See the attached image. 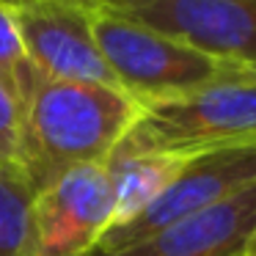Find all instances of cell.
Listing matches in <instances>:
<instances>
[{
    "label": "cell",
    "instance_id": "cell-10",
    "mask_svg": "<svg viewBox=\"0 0 256 256\" xmlns=\"http://www.w3.org/2000/svg\"><path fill=\"white\" fill-rule=\"evenodd\" d=\"M34 188L20 166L0 168V256H28Z\"/></svg>",
    "mask_w": 256,
    "mask_h": 256
},
{
    "label": "cell",
    "instance_id": "cell-7",
    "mask_svg": "<svg viewBox=\"0 0 256 256\" xmlns=\"http://www.w3.org/2000/svg\"><path fill=\"white\" fill-rule=\"evenodd\" d=\"M28 64L52 80H78L122 88L105 64L91 28L96 8L74 3H34L12 8ZM124 91V88H122Z\"/></svg>",
    "mask_w": 256,
    "mask_h": 256
},
{
    "label": "cell",
    "instance_id": "cell-13",
    "mask_svg": "<svg viewBox=\"0 0 256 256\" xmlns=\"http://www.w3.org/2000/svg\"><path fill=\"white\" fill-rule=\"evenodd\" d=\"M220 78H232V80H242V83L256 86V58L254 61H220Z\"/></svg>",
    "mask_w": 256,
    "mask_h": 256
},
{
    "label": "cell",
    "instance_id": "cell-3",
    "mask_svg": "<svg viewBox=\"0 0 256 256\" xmlns=\"http://www.w3.org/2000/svg\"><path fill=\"white\" fill-rule=\"evenodd\" d=\"M91 28L118 86L140 105L188 94L220 80V61L105 6L91 14Z\"/></svg>",
    "mask_w": 256,
    "mask_h": 256
},
{
    "label": "cell",
    "instance_id": "cell-1",
    "mask_svg": "<svg viewBox=\"0 0 256 256\" xmlns=\"http://www.w3.org/2000/svg\"><path fill=\"white\" fill-rule=\"evenodd\" d=\"M20 108L17 162L34 193L72 168L105 162L144 110L122 88L52 80L34 66L22 78Z\"/></svg>",
    "mask_w": 256,
    "mask_h": 256
},
{
    "label": "cell",
    "instance_id": "cell-16",
    "mask_svg": "<svg viewBox=\"0 0 256 256\" xmlns=\"http://www.w3.org/2000/svg\"><path fill=\"white\" fill-rule=\"evenodd\" d=\"M240 256H248V254H245V250H242V254H240Z\"/></svg>",
    "mask_w": 256,
    "mask_h": 256
},
{
    "label": "cell",
    "instance_id": "cell-6",
    "mask_svg": "<svg viewBox=\"0 0 256 256\" xmlns=\"http://www.w3.org/2000/svg\"><path fill=\"white\" fill-rule=\"evenodd\" d=\"M105 8L215 61L256 58V0H108Z\"/></svg>",
    "mask_w": 256,
    "mask_h": 256
},
{
    "label": "cell",
    "instance_id": "cell-5",
    "mask_svg": "<svg viewBox=\"0 0 256 256\" xmlns=\"http://www.w3.org/2000/svg\"><path fill=\"white\" fill-rule=\"evenodd\" d=\"M113 184L105 162L80 166L34 193L28 256H88L113 223Z\"/></svg>",
    "mask_w": 256,
    "mask_h": 256
},
{
    "label": "cell",
    "instance_id": "cell-14",
    "mask_svg": "<svg viewBox=\"0 0 256 256\" xmlns=\"http://www.w3.org/2000/svg\"><path fill=\"white\" fill-rule=\"evenodd\" d=\"M34 3H74V6H86V8H102L108 0H0V6H6V8L34 6Z\"/></svg>",
    "mask_w": 256,
    "mask_h": 256
},
{
    "label": "cell",
    "instance_id": "cell-2",
    "mask_svg": "<svg viewBox=\"0 0 256 256\" xmlns=\"http://www.w3.org/2000/svg\"><path fill=\"white\" fill-rule=\"evenodd\" d=\"M256 146V86L220 78L196 91L144 102L116 149L204 154Z\"/></svg>",
    "mask_w": 256,
    "mask_h": 256
},
{
    "label": "cell",
    "instance_id": "cell-9",
    "mask_svg": "<svg viewBox=\"0 0 256 256\" xmlns=\"http://www.w3.org/2000/svg\"><path fill=\"white\" fill-rule=\"evenodd\" d=\"M193 154H176V152H124L113 149L105 160L108 176L113 184V223L122 226L146 210L174 179L182 174ZM108 226V228H110Z\"/></svg>",
    "mask_w": 256,
    "mask_h": 256
},
{
    "label": "cell",
    "instance_id": "cell-11",
    "mask_svg": "<svg viewBox=\"0 0 256 256\" xmlns=\"http://www.w3.org/2000/svg\"><path fill=\"white\" fill-rule=\"evenodd\" d=\"M28 56H25V44L20 36L14 12L6 6H0V80L14 88H22V78L28 72Z\"/></svg>",
    "mask_w": 256,
    "mask_h": 256
},
{
    "label": "cell",
    "instance_id": "cell-15",
    "mask_svg": "<svg viewBox=\"0 0 256 256\" xmlns=\"http://www.w3.org/2000/svg\"><path fill=\"white\" fill-rule=\"evenodd\" d=\"M245 254H248V256H256V234L250 237V242H248V248H245Z\"/></svg>",
    "mask_w": 256,
    "mask_h": 256
},
{
    "label": "cell",
    "instance_id": "cell-4",
    "mask_svg": "<svg viewBox=\"0 0 256 256\" xmlns=\"http://www.w3.org/2000/svg\"><path fill=\"white\" fill-rule=\"evenodd\" d=\"M256 184V146L193 154L176 179L130 223L110 226L96 242V254L130 248L190 215L218 206Z\"/></svg>",
    "mask_w": 256,
    "mask_h": 256
},
{
    "label": "cell",
    "instance_id": "cell-8",
    "mask_svg": "<svg viewBox=\"0 0 256 256\" xmlns=\"http://www.w3.org/2000/svg\"><path fill=\"white\" fill-rule=\"evenodd\" d=\"M256 234V184L130 248L88 256H240Z\"/></svg>",
    "mask_w": 256,
    "mask_h": 256
},
{
    "label": "cell",
    "instance_id": "cell-12",
    "mask_svg": "<svg viewBox=\"0 0 256 256\" xmlns=\"http://www.w3.org/2000/svg\"><path fill=\"white\" fill-rule=\"evenodd\" d=\"M20 91L0 80V168L20 166Z\"/></svg>",
    "mask_w": 256,
    "mask_h": 256
}]
</instances>
